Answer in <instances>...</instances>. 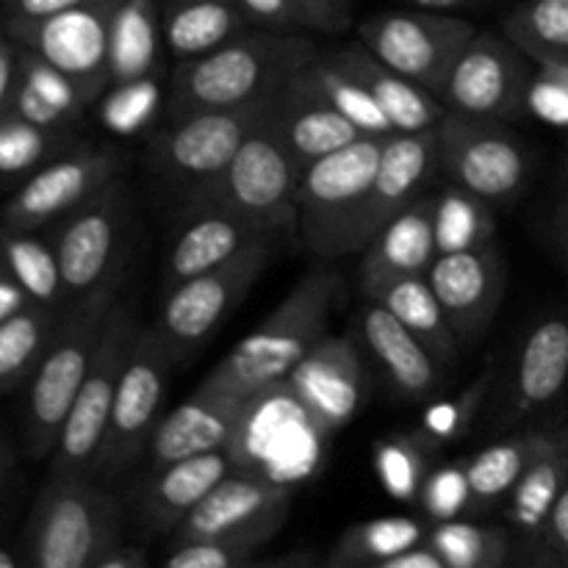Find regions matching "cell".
Here are the masks:
<instances>
[{
    "mask_svg": "<svg viewBox=\"0 0 568 568\" xmlns=\"http://www.w3.org/2000/svg\"><path fill=\"white\" fill-rule=\"evenodd\" d=\"M316 44L297 31H244L200 59L181 61L170 83V120L236 109L275 94L316 59Z\"/></svg>",
    "mask_w": 568,
    "mask_h": 568,
    "instance_id": "obj_1",
    "label": "cell"
},
{
    "mask_svg": "<svg viewBox=\"0 0 568 568\" xmlns=\"http://www.w3.org/2000/svg\"><path fill=\"white\" fill-rule=\"evenodd\" d=\"M342 281L327 266L305 272L275 311L242 338L197 388L220 394H250L283 383L294 366L327 336L331 311Z\"/></svg>",
    "mask_w": 568,
    "mask_h": 568,
    "instance_id": "obj_2",
    "label": "cell"
},
{
    "mask_svg": "<svg viewBox=\"0 0 568 568\" xmlns=\"http://www.w3.org/2000/svg\"><path fill=\"white\" fill-rule=\"evenodd\" d=\"M125 532V503L92 475H48L28 516L26 549L33 568H98Z\"/></svg>",
    "mask_w": 568,
    "mask_h": 568,
    "instance_id": "obj_3",
    "label": "cell"
},
{
    "mask_svg": "<svg viewBox=\"0 0 568 568\" xmlns=\"http://www.w3.org/2000/svg\"><path fill=\"white\" fill-rule=\"evenodd\" d=\"M116 300V288H103L61 314L53 342L39 369L33 372L22 399V444L33 460L53 455L72 403L98 358Z\"/></svg>",
    "mask_w": 568,
    "mask_h": 568,
    "instance_id": "obj_4",
    "label": "cell"
},
{
    "mask_svg": "<svg viewBox=\"0 0 568 568\" xmlns=\"http://www.w3.org/2000/svg\"><path fill=\"white\" fill-rule=\"evenodd\" d=\"M333 433L300 403L286 383H275L244 399L227 455L233 469L294 488L314 480L331 453Z\"/></svg>",
    "mask_w": 568,
    "mask_h": 568,
    "instance_id": "obj_5",
    "label": "cell"
},
{
    "mask_svg": "<svg viewBox=\"0 0 568 568\" xmlns=\"http://www.w3.org/2000/svg\"><path fill=\"white\" fill-rule=\"evenodd\" d=\"M272 116V114H270ZM266 116L231 164L183 197V209H220L264 233L297 231V189L305 166Z\"/></svg>",
    "mask_w": 568,
    "mask_h": 568,
    "instance_id": "obj_6",
    "label": "cell"
},
{
    "mask_svg": "<svg viewBox=\"0 0 568 568\" xmlns=\"http://www.w3.org/2000/svg\"><path fill=\"white\" fill-rule=\"evenodd\" d=\"M386 136H364L305 166L297 189V236L316 258L353 255Z\"/></svg>",
    "mask_w": 568,
    "mask_h": 568,
    "instance_id": "obj_7",
    "label": "cell"
},
{
    "mask_svg": "<svg viewBox=\"0 0 568 568\" xmlns=\"http://www.w3.org/2000/svg\"><path fill=\"white\" fill-rule=\"evenodd\" d=\"M131 239V194L122 178L105 183L98 194L64 216L53 236L64 275V308L83 303L103 288L120 286Z\"/></svg>",
    "mask_w": 568,
    "mask_h": 568,
    "instance_id": "obj_8",
    "label": "cell"
},
{
    "mask_svg": "<svg viewBox=\"0 0 568 568\" xmlns=\"http://www.w3.org/2000/svg\"><path fill=\"white\" fill-rule=\"evenodd\" d=\"M175 364V353L159 327H139L92 477L105 483L122 480L133 466L148 458L155 427L164 419L166 383Z\"/></svg>",
    "mask_w": 568,
    "mask_h": 568,
    "instance_id": "obj_9",
    "label": "cell"
},
{
    "mask_svg": "<svg viewBox=\"0 0 568 568\" xmlns=\"http://www.w3.org/2000/svg\"><path fill=\"white\" fill-rule=\"evenodd\" d=\"M277 92L236 105V109L200 111V114L172 120V125L150 144L153 172L181 189L186 197L189 192L209 183L231 164L242 144L272 114Z\"/></svg>",
    "mask_w": 568,
    "mask_h": 568,
    "instance_id": "obj_10",
    "label": "cell"
},
{
    "mask_svg": "<svg viewBox=\"0 0 568 568\" xmlns=\"http://www.w3.org/2000/svg\"><path fill=\"white\" fill-rule=\"evenodd\" d=\"M438 172L491 205L510 203L532 175L530 150L499 120L447 111L436 128Z\"/></svg>",
    "mask_w": 568,
    "mask_h": 568,
    "instance_id": "obj_11",
    "label": "cell"
},
{
    "mask_svg": "<svg viewBox=\"0 0 568 568\" xmlns=\"http://www.w3.org/2000/svg\"><path fill=\"white\" fill-rule=\"evenodd\" d=\"M275 236H261L242 253L233 255L216 270L183 281L170 288L161 308L159 333L178 361L189 358L209 344V338L220 331L222 322L239 308L250 288L258 283L264 270L275 255Z\"/></svg>",
    "mask_w": 568,
    "mask_h": 568,
    "instance_id": "obj_12",
    "label": "cell"
},
{
    "mask_svg": "<svg viewBox=\"0 0 568 568\" xmlns=\"http://www.w3.org/2000/svg\"><path fill=\"white\" fill-rule=\"evenodd\" d=\"M136 331L133 308L116 300L92 372L78 392L70 416L61 427L59 444L50 455V475H92L105 433H109L111 408H114L116 388H120Z\"/></svg>",
    "mask_w": 568,
    "mask_h": 568,
    "instance_id": "obj_13",
    "label": "cell"
},
{
    "mask_svg": "<svg viewBox=\"0 0 568 568\" xmlns=\"http://www.w3.org/2000/svg\"><path fill=\"white\" fill-rule=\"evenodd\" d=\"M477 28L447 11H383L366 17L358 39L377 55L442 100L455 61Z\"/></svg>",
    "mask_w": 568,
    "mask_h": 568,
    "instance_id": "obj_14",
    "label": "cell"
},
{
    "mask_svg": "<svg viewBox=\"0 0 568 568\" xmlns=\"http://www.w3.org/2000/svg\"><path fill=\"white\" fill-rule=\"evenodd\" d=\"M532 59L505 33L477 31L442 92L447 111L480 120H516L530 109Z\"/></svg>",
    "mask_w": 568,
    "mask_h": 568,
    "instance_id": "obj_15",
    "label": "cell"
},
{
    "mask_svg": "<svg viewBox=\"0 0 568 568\" xmlns=\"http://www.w3.org/2000/svg\"><path fill=\"white\" fill-rule=\"evenodd\" d=\"M122 159L111 148L78 144L70 153L39 166L3 209V231H39L44 222L67 216L120 178Z\"/></svg>",
    "mask_w": 568,
    "mask_h": 568,
    "instance_id": "obj_16",
    "label": "cell"
},
{
    "mask_svg": "<svg viewBox=\"0 0 568 568\" xmlns=\"http://www.w3.org/2000/svg\"><path fill=\"white\" fill-rule=\"evenodd\" d=\"M300 403L336 436L369 399V366L358 333H327L286 377Z\"/></svg>",
    "mask_w": 568,
    "mask_h": 568,
    "instance_id": "obj_17",
    "label": "cell"
},
{
    "mask_svg": "<svg viewBox=\"0 0 568 568\" xmlns=\"http://www.w3.org/2000/svg\"><path fill=\"white\" fill-rule=\"evenodd\" d=\"M566 386L568 320L547 316L536 322L519 344L508 386L499 392V405L494 410V433H508L544 419V414L564 397Z\"/></svg>",
    "mask_w": 568,
    "mask_h": 568,
    "instance_id": "obj_18",
    "label": "cell"
},
{
    "mask_svg": "<svg viewBox=\"0 0 568 568\" xmlns=\"http://www.w3.org/2000/svg\"><path fill=\"white\" fill-rule=\"evenodd\" d=\"M122 0H92L50 17H6V37L72 75H109V42Z\"/></svg>",
    "mask_w": 568,
    "mask_h": 568,
    "instance_id": "obj_19",
    "label": "cell"
},
{
    "mask_svg": "<svg viewBox=\"0 0 568 568\" xmlns=\"http://www.w3.org/2000/svg\"><path fill=\"white\" fill-rule=\"evenodd\" d=\"M427 277L460 347H475L491 327L508 288V270L499 250L488 244L438 255Z\"/></svg>",
    "mask_w": 568,
    "mask_h": 568,
    "instance_id": "obj_20",
    "label": "cell"
},
{
    "mask_svg": "<svg viewBox=\"0 0 568 568\" xmlns=\"http://www.w3.org/2000/svg\"><path fill=\"white\" fill-rule=\"evenodd\" d=\"M438 172L436 128L419 133H392L383 142L381 166L372 181L369 200L353 239V255H361L372 239L425 194L427 181Z\"/></svg>",
    "mask_w": 568,
    "mask_h": 568,
    "instance_id": "obj_21",
    "label": "cell"
},
{
    "mask_svg": "<svg viewBox=\"0 0 568 568\" xmlns=\"http://www.w3.org/2000/svg\"><path fill=\"white\" fill-rule=\"evenodd\" d=\"M353 331L358 333L366 355L381 366L383 377L399 399L425 403L438 392L447 366L383 305L366 300L358 320L353 322Z\"/></svg>",
    "mask_w": 568,
    "mask_h": 568,
    "instance_id": "obj_22",
    "label": "cell"
},
{
    "mask_svg": "<svg viewBox=\"0 0 568 568\" xmlns=\"http://www.w3.org/2000/svg\"><path fill=\"white\" fill-rule=\"evenodd\" d=\"M239 394H220L197 388L186 403L159 422L148 449V471L164 469L178 460L222 453L231 444L239 414L244 408Z\"/></svg>",
    "mask_w": 568,
    "mask_h": 568,
    "instance_id": "obj_23",
    "label": "cell"
},
{
    "mask_svg": "<svg viewBox=\"0 0 568 568\" xmlns=\"http://www.w3.org/2000/svg\"><path fill=\"white\" fill-rule=\"evenodd\" d=\"M272 125L303 166L358 142L366 133L347 120L331 100L311 83L305 70L277 92Z\"/></svg>",
    "mask_w": 568,
    "mask_h": 568,
    "instance_id": "obj_24",
    "label": "cell"
},
{
    "mask_svg": "<svg viewBox=\"0 0 568 568\" xmlns=\"http://www.w3.org/2000/svg\"><path fill=\"white\" fill-rule=\"evenodd\" d=\"M233 469L227 449L178 460L148 471L139 488V527L144 538H170L189 514L209 497L211 488Z\"/></svg>",
    "mask_w": 568,
    "mask_h": 568,
    "instance_id": "obj_25",
    "label": "cell"
},
{
    "mask_svg": "<svg viewBox=\"0 0 568 568\" xmlns=\"http://www.w3.org/2000/svg\"><path fill=\"white\" fill-rule=\"evenodd\" d=\"M181 216L183 227L172 239L170 255H166V292L181 286L183 281L216 270L233 255L242 253L244 247L258 242L261 236H275V233H264L242 216L220 209H183Z\"/></svg>",
    "mask_w": 568,
    "mask_h": 568,
    "instance_id": "obj_26",
    "label": "cell"
},
{
    "mask_svg": "<svg viewBox=\"0 0 568 568\" xmlns=\"http://www.w3.org/2000/svg\"><path fill=\"white\" fill-rule=\"evenodd\" d=\"M294 488L275 486V483L255 477L250 471L231 469L209 497L183 519V525L166 538V544L192 541V538L220 536V532L239 530L244 525L264 519V516L277 514V510L292 508Z\"/></svg>",
    "mask_w": 568,
    "mask_h": 568,
    "instance_id": "obj_27",
    "label": "cell"
},
{
    "mask_svg": "<svg viewBox=\"0 0 568 568\" xmlns=\"http://www.w3.org/2000/svg\"><path fill=\"white\" fill-rule=\"evenodd\" d=\"M327 55L342 70H347L355 81L364 83L366 92L375 98L383 114L388 116L394 133L433 131L444 120V114H447V105L436 94L427 92L425 87H419L410 78H405L403 72L388 67L383 59H377L364 42L347 44V48L333 50Z\"/></svg>",
    "mask_w": 568,
    "mask_h": 568,
    "instance_id": "obj_28",
    "label": "cell"
},
{
    "mask_svg": "<svg viewBox=\"0 0 568 568\" xmlns=\"http://www.w3.org/2000/svg\"><path fill=\"white\" fill-rule=\"evenodd\" d=\"M358 281L364 297L397 316L447 369L458 361L464 347L433 292L430 277L403 272H358Z\"/></svg>",
    "mask_w": 568,
    "mask_h": 568,
    "instance_id": "obj_29",
    "label": "cell"
},
{
    "mask_svg": "<svg viewBox=\"0 0 568 568\" xmlns=\"http://www.w3.org/2000/svg\"><path fill=\"white\" fill-rule=\"evenodd\" d=\"M26 81L6 111L48 128H75L83 111L111 87L109 75H72L33 50L22 48Z\"/></svg>",
    "mask_w": 568,
    "mask_h": 568,
    "instance_id": "obj_30",
    "label": "cell"
},
{
    "mask_svg": "<svg viewBox=\"0 0 568 568\" xmlns=\"http://www.w3.org/2000/svg\"><path fill=\"white\" fill-rule=\"evenodd\" d=\"M568 483V425L560 422L555 427L547 447L538 453V458L527 466L521 480L516 483L510 497L505 499V519H508L514 541L521 549V564L530 558L532 549L541 541L547 521L558 505Z\"/></svg>",
    "mask_w": 568,
    "mask_h": 568,
    "instance_id": "obj_31",
    "label": "cell"
},
{
    "mask_svg": "<svg viewBox=\"0 0 568 568\" xmlns=\"http://www.w3.org/2000/svg\"><path fill=\"white\" fill-rule=\"evenodd\" d=\"M558 425L560 422L555 419H538L532 425L516 427L508 436L497 438L466 460L471 494H475L471 514H486L510 497L514 486L521 480L527 466L538 458V453L547 447Z\"/></svg>",
    "mask_w": 568,
    "mask_h": 568,
    "instance_id": "obj_32",
    "label": "cell"
},
{
    "mask_svg": "<svg viewBox=\"0 0 568 568\" xmlns=\"http://www.w3.org/2000/svg\"><path fill=\"white\" fill-rule=\"evenodd\" d=\"M161 26L166 48L181 64L231 42L253 22L239 0H166L161 9Z\"/></svg>",
    "mask_w": 568,
    "mask_h": 568,
    "instance_id": "obj_33",
    "label": "cell"
},
{
    "mask_svg": "<svg viewBox=\"0 0 568 568\" xmlns=\"http://www.w3.org/2000/svg\"><path fill=\"white\" fill-rule=\"evenodd\" d=\"M438 258L433 194H422L403 214L394 216L369 247L361 253V272H403L427 275Z\"/></svg>",
    "mask_w": 568,
    "mask_h": 568,
    "instance_id": "obj_34",
    "label": "cell"
},
{
    "mask_svg": "<svg viewBox=\"0 0 568 568\" xmlns=\"http://www.w3.org/2000/svg\"><path fill=\"white\" fill-rule=\"evenodd\" d=\"M161 39L164 26L155 0H122L109 42L111 87L148 83L159 64Z\"/></svg>",
    "mask_w": 568,
    "mask_h": 568,
    "instance_id": "obj_35",
    "label": "cell"
},
{
    "mask_svg": "<svg viewBox=\"0 0 568 568\" xmlns=\"http://www.w3.org/2000/svg\"><path fill=\"white\" fill-rule=\"evenodd\" d=\"M442 442L430 430L388 433L372 449V469L383 491L397 503L419 505L430 471L438 466Z\"/></svg>",
    "mask_w": 568,
    "mask_h": 568,
    "instance_id": "obj_36",
    "label": "cell"
},
{
    "mask_svg": "<svg viewBox=\"0 0 568 568\" xmlns=\"http://www.w3.org/2000/svg\"><path fill=\"white\" fill-rule=\"evenodd\" d=\"M292 510V508H288ZM288 510L264 516V519L244 525L239 530L220 532L209 538H192V541L166 544L164 566L166 568H244L272 544L281 532Z\"/></svg>",
    "mask_w": 568,
    "mask_h": 568,
    "instance_id": "obj_37",
    "label": "cell"
},
{
    "mask_svg": "<svg viewBox=\"0 0 568 568\" xmlns=\"http://www.w3.org/2000/svg\"><path fill=\"white\" fill-rule=\"evenodd\" d=\"M64 311L33 303L22 314L0 322V392H26L42 364Z\"/></svg>",
    "mask_w": 568,
    "mask_h": 568,
    "instance_id": "obj_38",
    "label": "cell"
},
{
    "mask_svg": "<svg viewBox=\"0 0 568 568\" xmlns=\"http://www.w3.org/2000/svg\"><path fill=\"white\" fill-rule=\"evenodd\" d=\"M430 527L414 516H381L347 527L325 555V568H381L388 558L422 544Z\"/></svg>",
    "mask_w": 568,
    "mask_h": 568,
    "instance_id": "obj_39",
    "label": "cell"
},
{
    "mask_svg": "<svg viewBox=\"0 0 568 568\" xmlns=\"http://www.w3.org/2000/svg\"><path fill=\"white\" fill-rule=\"evenodd\" d=\"M433 222L438 255L488 247L497 236L494 205L458 183H447L433 192Z\"/></svg>",
    "mask_w": 568,
    "mask_h": 568,
    "instance_id": "obj_40",
    "label": "cell"
},
{
    "mask_svg": "<svg viewBox=\"0 0 568 568\" xmlns=\"http://www.w3.org/2000/svg\"><path fill=\"white\" fill-rule=\"evenodd\" d=\"M427 544L444 558L447 568H503L514 552L510 527L477 525L469 519L436 521Z\"/></svg>",
    "mask_w": 568,
    "mask_h": 568,
    "instance_id": "obj_41",
    "label": "cell"
},
{
    "mask_svg": "<svg viewBox=\"0 0 568 568\" xmlns=\"http://www.w3.org/2000/svg\"><path fill=\"white\" fill-rule=\"evenodd\" d=\"M78 148L75 128H48L17 111H0V170L6 178L26 175Z\"/></svg>",
    "mask_w": 568,
    "mask_h": 568,
    "instance_id": "obj_42",
    "label": "cell"
},
{
    "mask_svg": "<svg viewBox=\"0 0 568 568\" xmlns=\"http://www.w3.org/2000/svg\"><path fill=\"white\" fill-rule=\"evenodd\" d=\"M6 270L28 288L37 303L64 311V275L53 239L37 236V231H3Z\"/></svg>",
    "mask_w": 568,
    "mask_h": 568,
    "instance_id": "obj_43",
    "label": "cell"
},
{
    "mask_svg": "<svg viewBox=\"0 0 568 568\" xmlns=\"http://www.w3.org/2000/svg\"><path fill=\"white\" fill-rule=\"evenodd\" d=\"M503 31L532 61L568 59V0H525L505 14Z\"/></svg>",
    "mask_w": 568,
    "mask_h": 568,
    "instance_id": "obj_44",
    "label": "cell"
},
{
    "mask_svg": "<svg viewBox=\"0 0 568 568\" xmlns=\"http://www.w3.org/2000/svg\"><path fill=\"white\" fill-rule=\"evenodd\" d=\"M305 75L311 78L316 89L336 105L353 125H358L366 136H392L394 128L388 116L383 114L381 105L375 103L364 83L355 81L347 70L336 64L331 55H316L308 67Z\"/></svg>",
    "mask_w": 568,
    "mask_h": 568,
    "instance_id": "obj_45",
    "label": "cell"
},
{
    "mask_svg": "<svg viewBox=\"0 0 568 568\" xmlns=\"http://www.w3.org/2000/svg\"><path fill=\"white\" fill-rule=\"evenodd\" d=\"M419 505L430 521H453L464 519L475 508V494H471L469 469L466 460H453V464H438L427 477L422 488Z\"/></svg>",
    "mask_w": 568,
    "mask_h": 568,
    "instance_id": "obj_46",
    "label": "cell"
},
{
    "mask_svg": "<svg viewBox=\"0 0 568 568\" xmlns=\"http://www.w3.org/2000/svg\"><path fill=\"white\" fill-rule=\"evenodd\" d=\"M494 375H497V369H494V364H488L486 372H483V375L477 377V381L471 383L458 399H453V403H442L436 405V408L427 410L425 430H430L442 444L455 442V438H464L466 430H469L471 419L480 414L483 405H486V397L491 394Z\"/></svg>",
    "mask_w": 568,
    "mask_h": 568,
    "instance_id": "obj_47",
    "label": "cell"
},
{
    "mask_svg": "<svg viewBox=\"0 0 568 568\" xmlns=\"http://www.w3.org/2000/svg\"><path fill=\"white\" fill-rule=\"evenodd\" d=\"M530 111L552 125H568V59L532 61Z\"/></svg>",
    "mask_w": 568,
    "mask_h": 568,
    "instance_id": "obj_48",
    "label": "cell"
},
{
    "mask_svg": "<svg viewBox=\"0 0 568 568\" xmlns=\"http://www.w3.org/2000/svg\"><path fill=\"white\" fill-rule=\"evenodd\" d=\"M527 566H549V568H568V483L555 505L552 516L547 521L541 541L532 549Z\"/></svg>",
    "mask_w": 568,
    "mask_h": 568,
    "instance_id": "obj_49",
    "label": "cell"
},
{
    "mask_svg": "<svg viewBox=\"0 0 568 568\" xmlns=\"http://www.w3.org/2000/svg\"><path fill=\"white\" fill-rule=\"evenodd\" d=\"M244 14L250 17L253 26L272 28V31H297L305 26L303 11L297 9L294 0H239Z\"/></svg>",
    "mask_w": 568,
    "mask_h": 568,
    "instance_id": "obj_50",
    "label": "cell"
},
{
    "mask_svg": "<svg viewBox=\"0 0 568 568\" xmlns=\"http://www.w3.org/2000/svg\"><path fill=\"white\" fill-rule=\"evenodd\" d=\"M303 11L305 26L325 33H338L349 26V0H294Z\"/></svg>",
    "mask_w": 568,
    "mask_h": 568,
    "instance_id": "obj_51",
    "label": "cell"
},
{
    "mask_svg": "<svg viewBox=\"0 0 568 568\" xmlns=\"http://www.w3.org/2000/svg\"><path fill=\"white\" fill-rule=\"evenodd\" d=\"M26 81V59H22V44L11 37H3L0 48V111H6L20 92Z\"/></svg>",
    "mask_w": 568,
    "mask_h": 568,
    "instance_id": "obj_52",
    "label": "cell"
},
{
    "mask_svg": "<svg viewBox=\"0 0 568 568\" xmlns=\"http://www.w3.org/2000/svg\"><path fill=\"white\" fill-rule=\"evenodd\" d=\"M33 303H37V300H33L31 294H28V288L17 281L14 272L3 270V275H0V322L22 314V311L31 308Z\"/></svg>",
    "mask_w": 568,
    "mask_h": 568,
    "instance_id": "obj_53",
    "label": "cell"
},
{
    "mask_svg": "<svg viewBox=\"0 0 568 568\" xmlns=\"http://www.w3.org/2000/svg\"><path fill=\"white\" fill-rule=\"evenodd\" d=\"M92 0H6V17H50Z\"/></svg>",
    "mask_w": 568,
    "mask_h": 568,
    "instance_id": "obj_54",
    "label": "cell"
},
{
    "mask_svg": "<svg viewBox=\"0 0 568 568\" xmlns=\"http://www.w3.org/2000/svg\"><path fill=\"white\" fill-rule=\"evenodd\" d=\"M381 568H447V564H444L442 555H438L425 538L422 544H414V547H408L405 552L388 558Z\"/></svg>",
    "mask_w": 568,
    "mask_h": 568,
    "instance_id": "obj_55",
    "label": "cell"
},
{
    "mask_svg": "<svg viewBox=\"0 0 568 568\" xmlns=\"http://www.w3.org/2000/svg\"><path fill=\"white\" fill-rule=\"evenodd\" d=\"M148 566V552L144 547H128V544H120L111 555H105L103 564L98 568H144Z\"/></svg>",
    "mask_w": 568,
    "mask_h": 568,
    "instance_id": "obj_56",
    "label": "cell"
},
{
    "mask_svg": "<svg viewBox=\"0 0 568 568\" xmlns=\"http://www.w3.org/2000/svg\"><path fill=\"white\" fill-rule=\"evenodd\" d=\"M253 566L258 568H311V566H325V558H316L314 552H288V555H272V558H255Z\"/></svg>",
    "mask_w": 568,
    "mask_h": 568,
    "instance_id": "obj_57",
    "label": "cell"
},
{
    "mask_svg": "<svg viewBox=\"0 0 568 568\" xmlns=\"http://www.w3.org/2000/svg\"><path fill=\"white\" fill-rule=\"evenodd\" d=\"M552 244L555 250H558L560 264H564V270L568 272V194L552 216Z\"/></svg>",
    "mask_w": 568,
    "mask_h": 568,
    "instance_id": "obj_58",
    "label": "cell"
},
{
    "mask_svg": "<svg viewBox=\"0 0 568 568\" xmlns=\"http://www.w3.org/2000/svg\"><path fill=\"white\" fill-rule=\"evenodd\" d=\"M416 9H427V11H453L460 9V6L471 3V0H410Z\"/></svg>",
    "mask_w": 568,
    "mask_h": 568,
    "instance_id": "obj_59",
    "label": "cell"
},
{
    "mask_svg": "<svg viewBox=\"0 0 568 568\" xmlns=\"http://www.w3.org/2000/svg\"><path fill=\"white\" fill-rule=\"evenodd\" d=\"M564 178H566V186H568V164L564 166Z\"/></svg>",
    "mask_w": 568,
    "mask_h": 568,
    "instance_id": "obj_60",
    "label": "cell"
},
{
    "mask_svg": "<svg viewBox=\"0 0 568 568\" xmlns=\"http://www.w3.org/2000/svg\"><path fill=\"white\" fill-rule=\"evenodd\" d=\"M566 164H568V155H566ZM566 164H564V166H566Z\"/></svg>",
    "mask_w": 568,
    "mask_h": 568,
    "instance_id": "obj_61",
    "label": "cell"
}]
</instances>
